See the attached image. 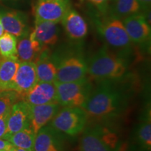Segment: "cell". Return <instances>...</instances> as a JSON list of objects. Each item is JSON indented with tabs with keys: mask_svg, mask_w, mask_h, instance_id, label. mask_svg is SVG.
<instances>
[{
	"mask_svg": "<svg viewBox=\"0 0 151 151\" xmlns=\"http://www.w3.org/2000/svg\"><path fill=\"white\" fill-rule=\"evenodd\" d=\"M127 96L113 83L103 81L96 89L92 90L83 109L88 118L104 121L115 118L127 106Z\"/></svg>",
	"mask_w": 151,
	"mask_h": 151,
	"instance_id": "1",
	"label": "cell"
},
{
	"mask_svg": "<svg viewBox=\"0 0 151 151\" xmlns=\"http://www.w3.org/2000/svg\"><path fill=\"white\" fill-rule=\"evenodd\" d=\"M127 64L122 57L103 47L87 62V75L97 81H115L126 74Z\"/></svg>",
	"mask_w": 151,
	"mask_h": 151,
	"instance_id": "2",
	"label": "cell"
},
{
	"mask_svg": "<svg viewBox=\"0 0 151 151\" xmlns=\"http://www.w3.org/2000/svg\"><path fill=\"white\" fill-rule=\"evenodd\" d=\"M120 141L115 130L97 124L84 130L79 141V151H120Z\"/></svg>",
	"mask_w": 151,
	"mask_h": 151,
	"instance_id": "3",
	"label": "cell"
},
{
	"mask_svg": "<svg viewBox=\"0 0 151 151\" xmlns=\"http://www.w3.org/2000/svg\"><path fill=\"white\" fill-rule=\"evenodd\" d=\"M57 101L63 107L83 108L92 92V86L86 78L73 82H55Z\"/></svg>",
	"mask_w": 151,
	"mask_h": 151,
	"instance_id": "4",
	"label": "cell"
},
{
	"mask_svg": "<svg viewBox=\"0 0 151 151\" xmlns=\"http://www.w3.org/2000/svg\"><path fill=\"white\" fill-rule=\"evenodd\" d=\"M52 60L57 67L55 82H73L87 77V62L80 52L68 51Z\"/></svg>",
	"mask_w": 151,
	"mask_h": 151,
	"instance_id": "5",
	"label": "cell"
},
{
	"mask_svg": "<svg viewBox=\"0 0 151 151\" xmlns=\"http://www.w3.org/2000/svg\"><path fill=\"white\" fill-rule=\"evenodd\" d=\"M96 27L109 46L127 53L132 48L130 40L122 20L109 16L95 20Z\"/></svg>",
	"mask_w": 151,
	"mask_h": 151,
	"instance_id": "6",
	"label": "cell"
},
{
	"mask_svg": "<svg viewBox=\"0 0 151 151\" xmlns=\"http://www.w3.org/2000/svg\"><path fill=\"white\" fill-rule=\"evenodd\" d=\"M88 116L83 109L78 107H64L50 121V125L60 133L74 137L86 127Z\"/></svg>",
	"mask_w": 151,
	"mask_h": 151,
	"instance_id": "7",
	"label": "cell"
},
{
	"mask_svg": "<svg viewBox=\"0 0 151 151\" xmlns=\"http://www.w3.org/2000/svg\"><path fill=\"white\" fill-rule=\"evenodd\" d=\"M39 82L36 65L33 62H20L10 90L23 99Z\"/></svg>",
	"mask_w": 151,
	"mask_h": 151,
	"instance_id": "8",
	"label": "cell"
},
{
	"mask_svg": "<svg viewBox=\"0 0 151 151\" xmlns=\"http://www.w3.org/2000/svg\"><path fill=\"white\" fill-rule=\"evenodd\" d=\"M69 8V0H37L34 11L35 20L58 23Z\"/></svg>",
	"mask_w": 151,
	"mask_h": 151,
	"instance_id": "9",
	"label": "cell"
},
{
	"mask_svg": "<svg viewBox=\"0 0 151 151\" xmlns=\"http://www.w3.org/2000/svg\"><path fill=\"white\" fill-rule=\"evenodd\" d=\"M130 40L137 44H143L150 39L151 29L143 13L132 15L122 20Z\"/></svg>",
	"mask_w": 151,
	"mask_h": 151,
	"instance_id": "10",
	"label": "cell"
},
{
	"mask_svg": "<svg viewBox=\"0 0 151 151\" xmlns=\"http://www.w3.org/2000/svg\"><path fill=\"white\" fill-rule=\"evenodd\" d=\"M61 133L50 125L41 128L36 134L33 151H63Z\"/></svg>",
	"mask_w": 151,
	"mask_h": 151,
	"instance_id": "11",
	"label": "cell"
},
{
	"mask_svg": "<svg viewBox=\"0 0 151 151\" xmlns=\"http://www.w3.org/2000/svg\"><path fill=\"white\" fill-rule=\"evenodd\" d=\"M29 127V104L24 100L17 101L13 105L7 120L6 135H9Z\"/></svg>",
	"mask_w": 151,
	"mask_h": 151,
	"instance_id": "12",
	"label": "cell"
},
{
	"mask_svg": "<svg viewBox=\"0 0 151 151\" xmlns=\"http://www.w3.org/2000/svg\"><path fill=\"white\" fill-rule=\"evenodd\" d=\"M58 102L42 105L29 104V127L37 134L52 120L60 110Z\"/></svg>",
	"mask_w": 151,
	"mask_h": 151,
	"instance_id": "13",
	"label": "cell"
},
{
	"mask_svg": "<svg viewBox=\"0 0 151 151\" xmlns=\"http://www.w3.org/2000/svg\"><path fill=\"white\" fill-rule=\"evenodd\" d=\"M48 48L43 47L35 37L32 31L19 38L17 43V57L20 62H37L41 53Z\"/></svg>",
	"mask_w": 151,
	"mask_h": 151,
	"instance_id": "14",
	"label": "cell"
},
{
	"mask_svg": "<svg viewBox=\"0 0 151 151\" xmlns=\"http://www.w3.org/2000/svg\"><path fill=\"white\" fill-rule=\"evenodd\" d=\"M30 105H42L56 103L57 91L55 83L39 82L23 98Z\"/></svg>",
	"mask_w": 151,
	"mask_h": 151,
	"instance_id": "15",
	"label": "cell"
},
{
	"mask_svg": "<svg viewBox=\"0 0 151 151\" xmlns=\"http://www.w3.org/2000/svg\"><path fill=\"white\" fill-rule=\"evenodd\" d=\"M65 32L73 41H81L88 34V24L77 11L69 8L62 20Z\"/></svg>",
	"mask_w": 151,
	"mask_h": 151,
	"instance_id": "16",
	"label": "cell"
},
{
	"mask_svg": "<svg viewBox=\"0 0 151 151\" xmlns=\"http://www.w3.org/2000/svg\"><path fill=\"white\" fill-rule=\"evenodd\" d=\"M0 19L5 32L18 39L30 32L25 16L20 11H10L1 13Z\"/></svg>",
	"mask_w": 151,
	"mask_h": 151,
	"instance_id": "17",
	"label": "cell"
},
{
	"mask_svg": "<svg viewBox=\"0 0 151 151\" xmlns=\"http://www.w3.org/2000/svg\"><path fill=\"white\" fill-rule=\"evenodd\" d=\"M57 24L50 21L35 20L33 32L36 39L41 46L48 48V46H54L58 42L59 29Z\"/></svg>",
	"mask_w": 151,
	"mask_h": 151,
	"instance_id": "18",
	"label": "cell"
},
{
	"mask_svg": "<svg viewBox=\"0 0 151 151\" xmlns=\"http://www.w3.org/2000/svg\"><path fill=\"white\" fill-rule=\"evenodd\" d=\"M141 9L137 0H111L108 12L109 16L122 20L132 15L141 13Z\"/></svg>",
	"mask_w": 151,
	"mask_h": 151,
	"instance_id": "19",
	"label": "cell"
},
{
	"mask_svg": "<svg viewBox=\"0 0 151 151\" xmlns=\"http://www.w3.org/2000/svg\"><path fill=\"white\" fill-rule=\"evenodd\" d=\"M19 64L18 57L2 58L0 56V92L10 90Z\"/></svg>",
	"mask_w": 151,
	"mask_h": 151,
	"instance_id": "20",
	"label": "cell"
},
{
	"mask_svg": "<svg viewBox=\"0 0 151 151\" xmlns=\"http://www.w3.org/2000/svg\"><path fill=\"white\" fill-rule=\"evenodd\" d=\"M48 50H45L35 62L38 80L40 82L55 83L57 75L55 63L50 58Z\"/></svg>",
	"mask_w": 151,
	"mask_h": 151,
	"instance_id": "21",
	"label": "cell"
},
{
	"mask_svg": "<svg viewBox=\"0 0 151 151\" xmlns=\"http://www.w3.org/2000/svg\"><path fill=\"white\" fill-rule=\"evenodd\" d=\"M35 135L32 129L28 127L9 135L6 140L9 141L16 148L33 151Z\"/></svg>",
	"mask_w": 151,
	"mask_h": 151,
	"instance_id": "22",
	"label": "cell"
},
{
	"mask_svg": "<svg viewBox=\"0 0 151 151\" xmlns=\"http://www.w3.org/2000/svg\"><path fill=\"white\" fill-rule=\"evenodd\" d=\"M136 137L138 145L141 151H150L151 150V122L150 113H147L137 127Z\"/></svg>",
	"mask_w": 151,
	"mask_h": 151,
	"instance_id": "23",
	"label": "cell"
},
{
	"mask_svg": "<svg viewBox=\"0 0 151 151\" xmlns=\"http://www.w3.org/2000/svg\"><path fill=\"white\" fill-rule=\"evenodd\" d=\"M0 56L2 58L17 57V38L5 32L0 37Z\"/></svg>",
	"mask_w": 151,
	"mask_h": 151,
	"instance_id": "24",
	"label": "cell"
},
{
	"mask_svg": "<svg viewBox=\"0 0 151 151\" xmlns=\"http://www.w3.org/2000/svg\"><path fill=\"white\" fill-rule=\"evenodd\" d=\"M19 97L18 94L13 90L0 92V116L10 111Z\"/></svg>",
	"mask_w": 151,
	"mask_h": 151,
	"instance_id": "25",
	"label": "cell"
},
{
	"mask_svg": "<svg viewBox=\"0 0 151 151\" xmlns=\"http://www.w3.org/2000/svg\"><path fill=\"white\" fill-rule=\"evenodd\" d=\"M92 4L95 6L99 11L102 14H106L108 12L109 0H89Z\"/></svg>",
	"mask_w": 151,
	"mask_h": 151,
	"instance_id": "26",
	"label": "cell"
},
{
	"mask_svg": "<svg viewBox=\"0 0 151 151\" xmlns=\"http://www.w3.org/2000/svg\"><path fill=\"white\" fill-rule=\"evenodd\" d=\"M9 112L10 111L0 116V139H5L6 135L7 120H8Z\"/></svg>",
	"mask_w": 151,
	"mask_h": 151,
	"instance_id": "27",
	"label": "cell"
},
{
	"mask_svg": "<svg viewBox=\"0 0 151 151\" xmlns=\"http://www.w3.org/2000/svg\"><path fill=\"white\" fill-rule=\"evenodd\" d=\"M137 1L139 3V6H140L141 11H143V13L146 14L147 12L150 11V9L151 0H137Z\"/></svg>",
	"mask_w": 151,
	"mask_h": 151,
	"instance_id": "28",
	"label": "cell"
},
{
	"mask_svg": "<svg viewBox=\"0 0 151 151\" xmlns=\"http://www.w3.org/2000/svg\"><path fill=\"white\" fill-rule=\"evenodd\" d=\"M14 146L9 141L0 139V151L12 150Z\"/></svg>",
	"mask_w": 151,
	"mask_h": 151,
	"instance_id": "29",
	"label": "cell"
},
{
	"mask_svg": "<svg viewBox=\"0 0 151 151\" xmlns=\"http://www.w3.org/2000/svg\"><path fill=\"white\" fill-rule=\"evenodd\" d=\"M4 33V29L2 23H1V19H0V37L3 35Z\"/></svg>",
	"mask_w": 151,
	"mask_h": 151,
	"instance_id": "30",
	"label": "cell"
},
{
	"mask_svg": "<svg viewBox=\"0 0 151 151\" xmlns=\"http://www.w3.org/2000/svg\"><path fill=\"white\" fill-rule=\"evenodd\" d=\"M13 150H14V151H29V150H25V149L19 148H16V147H14V149H13Z\"/></svg>",
	"mask_w": 151,
	"mask_h": 151,
	"instance_id": "31",
	"label": "cell"
},
{
	"mask_svg": "<svg viewBox=\"0 0 151 151\" xmlns=\"http://www.w3.org/2000/svg\"><path fill=\"white\" fill-rule=\"evenodd\" d=\"M13 149H14V148H13ZM3 151H14V150H3Z\"/></svg>",
	"mask_w": 151,
	"mask_h": 151,
	"instance_id": "32",
	"label": "cell"
}]
</instances>
